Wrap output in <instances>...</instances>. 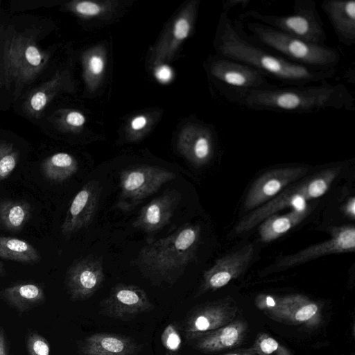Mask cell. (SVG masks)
Listing matches in <instances>:
<instances>
[{
	"label": "cell",
	"instance_id": "cell-21",
	"mask_svg": "<svg viewBox=\"0 0 355 355\" xmlns=\"http://www.w3.org/2000/svg\"><path fill=\"white\" fill-rule=\"evenodd\" d=\"M198 5V1H190L175 19L169 31L155 49V63L171 58L182 42L188 37L193 26Z\"/></svg>",
	"mask_w": 355,
	"mask_h": 355
},
{
	"label": "cell",
	"instance_id": "cell-9",
	"mask_svg": "<svg viewBox=\"0 0 355 355\" xmlns=\"http://www.w3.org/2000/svg\"><path fill=\"white\" fill-rule=\"evenodd\" d=\"M100 313L104 316L128 321L140 314L151 311L154 306L141 288L118 284L100 303Z\"/></svg>",
	"mask_w": 355,
	"mask_h": 355
},
{
	"label": "cell",
	"instance_id": "cell-44",
	"mask_svg": "<svg viewBox=\"0 0 355 355\" xmlns=\"http://www.w3.org/2000/svg\"><path fill=\"white\" fill-rule=\"evenodd\" d=\"M0 84H1V78H0Z\"/></svg>",
	"mask_w": 355,
	"mask_h": 355
},
{
	"label": "cell",
	"instance_id": "cell-8",
	"mask_svg": "<svg viewBox=\"0 0 355 355\" xmlns=\"http://www.w3.org/2000/svg\"><path fill=\"white\" fill-rule=\"evenodd\" d=\"M205 67L209 78L220 93L226 91L263 89L275 85L252 67L217 54L208 59Z\"/></svg>",
	"mask_w": 355,
	"mask_h": 355
},
{
	"label": "cell",
	"instance_id": "cell-16",
	"mask_svg": "<svg viewBox=\"0 0 355 355\" xmlns=\"http://www.w3.org/2000/svg\"><path fill=\"white\" fill-rule=\"evenodd\" d=\"M101 195L99 182L90 180L84 184L73 198L61 226L64 236L69 237L87 227L98 209Z\"/></svg>",
	"mask_w": 355,
	"mask_h": 355
},
{
	"label": "cell",
	"instance_id": "cell-1",
	"mask_svg": "<svg viewBox=\"0 0 355 355\" xmlns=\"http://www.w3.org/2000/svg\"><path fill=\"white\" fill-rule=\"evenodd\" d=\"M230 103L256 110L278 113L309 114L327 109L354 110V98L341 83L279 87L220 93Z\"/></svg>",
	"mask_w": 355,
	"mask_h": 355
},
{
	"label": "cell",
	"instance_id": "cell-19",
	"mask_svg": "<svg viewBox=\"0 0 355 355\" xmlns=\"http://www.w3.org/2000/svg\"><path fill=\"white\" fill-rule=\"evenodd\" d=\"M181 199L178 190L166 191L141 209L132 227L146 233L160 230L169 223Z\"/></svg>",
	"mask_w": 355,
	"mask_h": 355
},
{
	"label": "cell",
	"instance_id": "cell-40",
	"mask_svg": "<svg viewBox=\"0 0 355 355\" xmlns=\"http://www.w3.org/2000/svg\"><path fill=\"white\" fill-rule=\"evenodd\" d=\"M344 213L348 217L354 219L355 217V200L354 197L348 199L344 205Z\"/></svg>",
	"mask_w": 355,
	"mask_h": 355
},
{
	"label": "cell",
	"instance_id": "cell-20",
	"mask_svg": "<svg viewBox=\"0 0 355 355\" xmlns=\"http://www.w3.org/2000/svg\"><path fill=\"white\" fill-rule=\"evenodd\" d=\"M248 330L247 323L241 320H233L215 330L191 337L193 346L204 353H216L241 345Z\"/></svg>",
	"mask_w": 355,
	"mask_h": 355
},
{
	"label": "cell",
	"instance_id": "cell-22",
	"mask_svg": "<svg viewBox=\"0 0 355 355\" xmlns=\"http://www.w3.org/2000/svg\"><path fill=\"white\" fill-rule=\"evenodd\" d=\"M320 8L327 15L338 41L346 46L355 44V1L324 0Z\"/></svg>",
	"mask_w": 355,
	"mask_h": 355
},
{
	"label": "cell",
	"instance_id": "cell-10",
	"mask_svg": "<svg viewBox=\"0 0 355 355\" xmlns=\"http://www.w3.org/2000/svg\"><path fill=\"white\" fill-rule=\"evenodd\" d=\"M355 250V227L343 225L331 230V238L306 248L295 254L284 256L274 263L277 269L293 267L318 257Z\"/></svg>",
	"mask_w": 355,
	"mask_h": 355
},
{
	"label": "cell",
	"instance_id": "cell-14",
	"mask_svg": "<svg viewBox=\"0 0 355 355\" xmlns=\"http://www.w3.org/2000/svg\"><path fill=\"white\" fill-rule=\"evenodd\" d=\"M307 201L305 180L284 189L268 202L254 209L237 223L234 230L237 234L250 231L269 216L286 208L305 209L308 208Z\"/></svg>",
	"mask_w": 355,
	"mask_h": 355
},
{
	"label": "cell",
	"instance_id": "cell-4",
	"mask_svg": "<svg viewBox=\"0 0 355 355\" xmlns=\"http://www.w3.org/2000/svg\"><path fill=\"white\" fill-rule=\"evenodd\" d=\"M240 22L248 40L292 63L329 70L336 69L340 61V54L335 48L303 41L257 21Z\"/></svg>",
	"mask_w": 355,
	"mask_h": 355
},
{
	"label": "cell",
	"instance_id": "cell-39",
	"mask_svg": "<svg viewBox=\"0 0 355 355\" xmlns=\"http://www.w3.org/2000/svg\"><path fill=\"white\" fill-rule=\"evenodd\" d=\"M148 119L144 115H139L133 118L130 122V128L133 131H139L147 125Z\"/></svg>",
	"mask_w": 355,
	"mask_h": 355
},
{
	"label": "cell",
	"instance_id": "cell-3",
	"mask_svg": "<svg viewBox=\"0 0 355 355\" xmlns=\"http://www.w3.org/2000/svg\"><path fill=\"white\" fill-rule=\"evenodd\" d=\"M200 238L198 225L184 224L171 234L143 247L135 263L152 282L173 284L196 258Z\"/></svg>",
	"mask_w": 355,
	"mask_h": 355
},
{
	"label": "cell",
	"instance_id": "cell-26",
	"mask_svg": "<svg viewBox=\"0 0 355 355\" xmlns=\"http://www.w3.org/2000/svg\"><path fill=\"white\" fill-rule=\"evenodd\" d=\"M309 208L292 209L283 215H272L261 222L259 234L264 242L273 241L302 222L309 214Z\"/></svg>",
	"mask_w": 355,
	"mask_h": 355
},
{
	"label": "cell",
	"instance_id": "cell-5",
	"mask_svg": "<svg viewBox=\"0 0 355 355\" xmlns=\"http://www.w3.org/2000/svg\"><path fill=\"white\" fill-rule=\"evenodd\" d=\"M51 54L40 47L28 31H11L3 45V68L7 88L17 98L47 67Z\"/></svg>",
	"mask_w": 355,
	"mask_h": 355
},
{
	"label": "cell",
	"instance_id": "cell-30",
	"mask_svg": "<svg viewBox=\"0 0 355 355\" xmlns=\"http://www.w3.org/2000/svg\"><path fill=\"white\" fill-rule=\"evenodd\" d=\"M251 349L256 355H293L288 348L264 333L257 336Z\"/></svg>",
	"mask_w": 355,
	"mask_h": 355
},
{
	"label": "cell",
	"instance_id": "cell-38",
	"mask_svg": "<svg viewBox=\"0 0 355 355\" xmlns=\"http://www.w3.org/2000/svg\"><path fill=\"white\" fill-rule=\"evenodd\" d=\"M155 77L161 83H167L172 78V71L166 65H161L157 67L155 72Z\"/></svg>",
	"mask_w": 355,
	"mask_h": 355
},
{
	"label": "cell",
	"instance_id": "cell-11",
	"mask_svg": "<svg viewBox=\"0 0 355 355\" xmlns=\"http://www.w3.org/2000/svg\"><path fill=\"white\" fill-rule=\"evenodd\" d=\"M308 172L309 168L306 166H288L267 171L254 182L249 190L244 202V210L254 209L262 205Z\"/></svg>",
	"mask_w": 355,
	"mask_h": 355
},
{
	"label": "cell",
	"instance_id": "cell-35",
	"mask_svg": "<svg viewBox=\"0 0 355 355\" xmlns=\"http://www.w3.org/2000/svg\"><path fill=\"white\" fill-rule=\"evenodd\" d=\"M86 76L96 78L100 76L105 68V60L102 55L94 53L88 57L86 61Z\"/></svg>",
	"mask_w": 355,
	"mask_h": 355
},
{
	"label": "cell",
	"instance_id": "cell-18",
	"mask_svg": "<svg viewBox=\"0 0 355 355\" xmlns=\"http://www.w3.org/2000/svg\"><path fill=\"white\" fill-rule=\"evenodd\" d=\"M265 314L277 322L309 328L317 327L322 322L320 305L300 294L280 297L277 306Z\"/></svg>",
	"mask_w": 355,
	"mask_h": 355
},
{
	"label": "cell",
	"instance_id": "cell-34",
	"mask_svg": "<svg viewBox=\"0 0 355 355\" xmlns=\"http://www.w3.org/2000/svg\"><path fill=\"white\" fill-rule=\"evenodd\" d=\"M161 341L167 350L173 352L178 351L182 344L181 337L173 324L166 327L161 336Z\"/></svg>",
	"mask_w": 355,
	"mask_h": 355
},
{
	"label": "cell",
	"instance_id": "cell-28",
	"mask_svg": "<svg viewBox=\"0 0 355 355\" xmlns=\"http://www.w3.org/2000/svg\"><path fill=\"white\" fill-rule=\"evenodd\" d=\"M0 258L25 264L40 261L38 250L26 241L10 236H0Z\"/></svg>",
	"mask_w": 355,
	"mask_h": 355
},
{
	"label": "cell",
	"instance_id": "cell-41",
	"mask_svg": "<svg viewBox=\"0 0 355 355\" xmlns=\"http://www.w3.org/2000/svg\"><path fill=\"white\" fill-rule=\"evenodd\" d=\"M0 355H8L6 340L4 332L1 329H0Z\"/></svg>",
	"mask_w": 355,
	"mask_h": 355
},
{
	"label": "cell",
	"instance_id": "cell-29",
	"mask_svg": "<svg viewBox=\"0 0 355 355\" xmlns=\"http://www.w3.org/2000/svg\"><path fill=\"white\" fill-rule=\"evenodd\" d=\"M78 162L71 155L60 152L46 157L42 164L44 175L54 182H63L74 175Z\"/></svg>",
	"mask_w": 355,
	"mask_h": 355
},
{
	"label": "cell",
	"instance_id": "cell-43",
	"mask_svg": "<svg viewBox=\"0 0 355 355\" xmlns=\"http://www.w3.org/2000/svg\"><path fill=\"white\" fill-rule=\"evenodd\" d=\"M5 274L6 271L4 268V265L1 261H0V277L5 275Z\"/></svg>",
	"mask_w": 355,
	"mask_h": 355
},
{
	"label": "cell",
	"instance_id": "cell-37",
	"mask_svg": "<svg viewBox=\"0 0 355 355\" xmlns=\"http://www.w3.org/2000/svg\"><path fill=\"white\" fill-rule=\"evenodd\" d=\"M62 116V123L69 128H80L85 124L86 121L85 116L76 110L68 111Z\"/></svg>",
	"mask_w": 355,
	"mask_h": 355
},
{
	"label": "cell",
	"instance_id": "cell-36",
	"mask_svg": "<svg viewBox=\"0 0 355 355\" xmlns=\"http://www.w3.org/2000/svg\"><path fill=\"white\" fill-rule=\"evenodd\" d=\"M279 298L280 297L260 294L256 297L254 303L259 309L262 311L264 313H266L277 306Z\"/></svg>",
	"mask_w": 355,
	"mask_h": 355
},
{
	"label": "cell",
	"instance_id": "cell-27",
	"mask_svg": "<svg viewBox=\"0 0 355 355\" xmlns=\"http://www.w3.org/2000/svg\"><path fill=\"white\" fill-rule=\"evenodd\" d=\"M31 214V205L25 200H3L0 201V227L17 233L23 230Z\"/></svg>",
	"mask_w": 355,
	"mask_h": 355
},
{
	"label": "cell",
	"instance_id": "cell-33",
	"mask_svg": "<svg viewBox=\"0 0 355 355\" xmlns=\"http://www.w3.org/2000/svg\"><path fill=\"white\" fill-rule=\"evenodd\" d=\"M29 355H49L50 345L45 338L33 333L28 336L26 342Z\"/></svg>",
	"mask_w": 355,
	"mask_h": 355
},
{
	"label": "cell",
	"instance_id": "cell-24",
	"mask_svg": "<svg viewBox=\"0 0 355 355\" xmlns=\"http://www.w3.org/2000/svg\"><path fill=\"white\" fill-rule=\"evenodd\" d=\"M67 79L64 71H58L51 79L31 91L24 103L27 114L39 118L52 99L65 89Z\"/></svg>",
	"mask_w": 355,
	"mask_h": 355
},
{
	"label": "cell",
	"instance_id": "cell-17",
	"mask_svg": "<svg viewBox=\"0 0 355 355\" xmlns=\"http://www.w3.org/2000/svg\"><path fill=\"white\" fill-rule=\"evenodd\" d=\"M214 130L211 125L205 123L189 124L180 134L179 151L194 166L207 164L215 151L216 135Z\"/></svg>",
	"mask_w": 355,
	"mask_h": 355
},
{
	"label": "cell",
	"instance_id": "cell-25",
	"mask_svg": "<svg viewBox=\"0 0 355 355\" xmlns=\"http://www.w3.org/2000/svg\"><path fill=\"white\" fill-rule=\"evenodd\" d=\"M0 295L10 305L21 312L29 310L45 300L43 289L34 283H21L10 286L1 291Z\"/></svg>",
	"mask_w": 355,
	"mask_h": 355
},
{
	"label": "cell",
	"instance_id": "cell-13",
	"mask_svg": "<svg viewBox=\"0 0 355 355\" xmlns=\"http://www.w3.org/2000/svg\"><path fill=\"white\" fill-rule=\"evenodd\" d=\"M105 274L102 262L89 256L76 260L68 268L65 283L73 301L91 297L102 286Z\"/></svg>",
	"mask_w": 355,
	"mask_h": 355
},
{
	"label": "cell",
	"instance_id": "cell-23",
	"mask_svg": "<svg viewBox=\"0 0 355 355\" xmlns=\"http://www.w3.org/2000/svg\"><path fill=\"white\" fill-rule=\"evenodd\" d=\"M138 345L131 338L110 332L92 334L83 340L80 352L83 355H137Z\"/></svg>",
	"mask_w": 355,
	"mask_h": 355
},
{
	"label": "cell",
	"instance_id": "cell-15",
	"mask_svg": "<svg viewBox=\"0 0 355 355\" xmlns=\"http://www.w3.org/2000/svg\"><path fill=\"white\" fill-rule=\"evenodd\" d=\"M237 312L236 302L229 297L202 305L187 318L185 335L189 340L196 335L218 329L233 321Z\"/></svg>",
	"mask_w": 355,
	"mask_h": 355
},
{
	"label": "cell",
	"instance_id": "cell-6",
	"mask_svg": "<svg viewBox=\"0 0 355 355\" xmlns=\"http://www.w3.org/2000/svg\"><path fill=\"white\" fill-rule=\"evenodd\" d=\"M293 12L289 15H275L250 10L241 13V21L249 19L268 26L303 41L324 45L327 34L324 24L313 0H295Z\"/></svg>",
	"mask_w": 355,
	"mask_h": 355
},
{
	"label": "cell",
	"instance_id": "cell-42",
	"mask_svg": "<svg viewBox=\"0 0 355 355\" xmlns=\"http://www.w3.org/2000/svg\"><path fill=\"white\" fill-rule=\"evenodd\" d=\"M224 355H256V354L252 350V349L240 350L237 352H229Z\"/></svg>",
	"mask_w": 355,
	"mask_h": 355
},
{
	"label": "cell",
	"instance_id": "cell-31",
	"mask_svg": "<svg viewBox=\"0 0 355 355\" xmlns=\"http://www.w3.org/2000/svg\"><path fill=\"white\" fill-rule=\"evenodd\" d=\"M19 159V152L12 143L0 142V182L12 173Z\"/></svg>",
	"mask_w": 355,
	"mask_h": 355
},
{
	"label": "cell",
	"instance_id": "cell-7",
	"mask_svg": "<svg viewBox=\"0 0 355 355\" xmlns=\"http://www.w3.org/2000/svg\"><path fill=\"white\" fill-rule=\"evenodd\" d=\"M175 178L174 173L155 166L142 165L123 170L119 174L120 193L116 207L125 211L132 210Z\"/></svg>",
	"mask_w": 355,
	"mask_h": 355
},
{
	"label": "cell",
	"instance_id": "cell-2",
	"mask_svg": "<svg viewBox=\"0 0 355 355\" xmlns=\"http://www.w3.org/2000/svg\"><path fill=\"white\" fill-rule=\"evenodd\" d=\"M214 45L217 55L246 64L288 86L320 83L336 72V69L317 70L292 63L251 42L243 33L240 21L232 20L225 12L220 15Z\"/></svg>",
	"mask_w": 355,
	"mask_h": 355
},
{
	"label": "cell",
	"instance_id": "cell-32",
	"mask_svg": "<svg viewBox=\"0 0 355 355\" xmlns=\"http://www.w3.org/2000/svg\"><path fill=\"white\" fill-rule=\"evenodd\" d=\"M67 7L79 16L92 17L100 15L104 11L102 5L91 1H78L68 3Z\"/></svg>",
	"mask_w": 355,
	"mask_h": 355
},
{
	"label": "cell",
	"instance_id": "cell-12",
	"mask_svg": "<svg viewBox=\"0 0 355 355\" xmlns=\"http://www.w3.org/2000/svg\"><path fill=\"white\" fill-rule=\"evenodd\" d=\"M254 255V246L248 244L241 249L218 259L202 277L198 295L218 290L242 275Z\"/></svg>",
	"mask_w": 355,
	"mask_h": 355
}]
</instances>
